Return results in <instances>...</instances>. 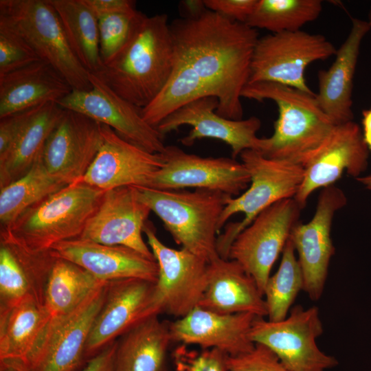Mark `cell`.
I'll list each match as a JSON object with an SVG mask.
<instances>
[{"label":"cell","mask_w":371,"mask_h":371,"mask_svg":"<svg viewBox=\"0 0 371 371\" xmlns=\"http://www.w3.org/2000/svg\"><path fill=\"white\" fill-rule=\"evenodd\" d=\"M302 210L294 198L276 202L240 232L229 248L228 259L243 267L263 295L271 268L299 223Z\"/></svg>","instance_id":"obj_10"},{"label":"cell","mask_w":371,"mask_h":371,"mask_svg":"<svg viewBox=\"0 0 371 371\" xmlns=\"http://www.w3.org/2000/svg\"><path fill=\"white\" fill-rule=\"evenodd\" d=\"M40 60L34 51L21 38L0 29V76Z\"/></svg>","instance_id":"obj_38"},{"label":"cell","mask_w":371,"mask_h":371,"mask_svg":"<svg viewBox=\"0 0 371 371\" xmlns=\"http://www.w3.org/2000/svg\"><path fill=\"white\" fill-rule=\"evenodd\" d=\"M104 192L81 180L68 184L1 228L0 238L34 252L49 251L59 243L78 238Z\"/></svg>","instance_id":"obj_4"},{"label":"cell","mask_w":371,"mask_h":371,"mask_svg":"<svg viewBox=\"0 0 371 371\" xmlns=\"http://www.w3.org/2000/svg\"><path fill=\"white\" fill-rule=\"evenodd\" d=\"M73 90L49 64L38 60L0 76V118L48 102H58Z\"/></svg>","instance_id":"obj_27"},{"label":"cell","mask_w":371,"mask_h":371,"mask_svg":"<svg viewBox=\"0 0 371 371\" xmlns=\"http://www.w3.org/2000/svg\"><path fill=\"white\" fill-rule=\"evenodd\" d=\"M168 20L166 14L141 12L124 46L94 74L139 109L159 95L172 71L174 46Z\"/></svg>","instance_id":"obj_2"},{"label":"cell","mask_w":371,"mask_h":371,"mask_svg":"<svg viewBox=\"0 0 371 371\" xmlns=\"http://www.w3.org/2000/svg\"><path fill=\"white\" fill-rule=\"evenodd\" d=\"M227 357L216 348L196 350L181 344L172 352L176 371H229Z\"/></svg>","instance_id":"obj_37"},{"label":"cell","mask_w":371,"mask_h":371,"mask_svg":"<svg viewBox=\"0 0 371 371\" xmlns=\"http://www.w3.org/2000/svg\"><path fill=\"white\" fill-rule=\"evenodd\" d=\"M133 187L137 199L161 220L183 249L207 262L219 256L218 224L227 200L232 196L205 189L188 191Z\"/></svg>","instance_id":"obj_5"},{"label":"cell","mask_w":371,"mask_h":371,"mask_svg":"<svg viewBox=\"0 0 371 371\" xmlns=\"http://www.w3.org/2000/svg\"><path fill=\"white\" fill-rule=\"evenodd\" d=\"M164 166L151 177L148 188L183 190L188 188L221 192L232 197L247 189L250 175L241 161L232 157H204L166 146L160 153Z\"/></svg>","instance_id":"obj_11"},{"label":"cell","mask_w":371,"mask_h":371,"mask_svg":"<svg viewBox=\"0 0 371 371\" xmlns=\"http://www.w3.org/2000/svg\"><path fill=\"white\" fill-rule=\"evenodd\" d=\"M143 232L159 267L156 291L163 312L181 318L199 306L207 284L208 262L185 249L166 246L148 221Z\"/></svg>","instance_id":"obj_15"},{"label":"cell","mask_w":371,"mask_h":371,"mask_svg":"<svg viewBox=\"0 0 371 371\" xmlns=\"http://www.w3.org/2000/svg\"><path fill=\"white\" fill-rule=\"evenodd\" d=\"M282 254L280 265L270 276L264 291L267 319L272 322L287 317L295 298L304 289L303 274L290 239Z\"/></svg>","instance_id":"obj_35"},{"label":"cell","mask_w":371,"mask_h":371,"mask_svg":"<svg viewBox=\"0 0 371 371\" xmlns=\"http://www.w3.org/2000/svg\"><path fill=\"white\" fill-rule=\"evenodd\" d=\"M370 28H371V8L370 9V11H369V14H368V20L367 21Z\"/></svg>","instance_id":"obj_47"},{"label":"cell","mask_w":371,"mask_h":371,"mask_svg":"<svg viewBox=\"0 0 371 371\" xmlns=\"http://www.w3.org/2000/svg\"><path fill=\"white\" fill-rule=\"evenodd\" d=\"M350 32L337 49L330 67L317 74L318 92L315 99L335 125L353 121V80L361 44L371 29L368 21L352 19Z\"/></svg>","instance_id":"obj_24"},{"label":"cell","mask_w":371,"mask_h":371,"mask_svg":"<svg viewBox=\"0 0 371 371\" xmlns=\"http://www.w3.org/2000/svg\"><path fill=\"white\" fill-rule=\"evenodd\" d=\"M101 142L100 123L82 113L65 109L41 157L49 173L70 184L85 176Z\"/></svg>","instance_id":"obj_21"},{"label":"cell","mask_w":371,"mask_h":371,"mask_svg":"<svg viewBox=\"0 0 371 371\" xmlns=\"http://www.w3.org/2000/svg\"><path fill=\"white\" fill-rule=\"evenodd\" d=\"M369 150L362 130L354 121L335 125L330 135L304 167L302 183L294 196L304 208L316 190L334 185L344 171L361 177L368 166Z\"/></svg>","instance_id":"obj_18"},{"label":"cell","mask_w":371,"mask_h":371,"mask_svg":"<svg viewBox=\"0 0 371 371\" xmlns=\"http://www.w3.org/2000/svg\"><path fill=\"white\" fill-rule=\"evenodd\" d=\"M363 137L369 151H371V107L362 112Z\"/></svg>","instance_id":"obj_44"},{"label":"cell","mask_w":371,"mask_h":371,"mask_svg":"<svg viewBox=\"0 0 371 371\" xmlns=\"http://www.w3.org/2000/svg\"><path fill=\"white\" fill-rule=\"evenodd\" d=\"M240 157L249 173L250 185L239 196L229 198L220 216L218 230L234 214H244L240 222L227 224L217 237V252L224 259H228L236 236L262 211L278 201L294 198L304 175L303 166L267 158L256 150H245Z\"/></svg>","instance_id":"obj_7"},{"label":"cell","mask_w":371,"mask_h":371,"mask_svg":"<svg viewBox=\"0 0 371 371\" xmlns=\"http://www.w3.org/2000/svg\"><path fill=\"white\" fill-rule=\"evenodd\" d=\"M170 29L174 60L189 68L208 96L217 98L218 115L242 120L241 93L249 82L258 30L207 8L175 19Z\"/></svg>","instance_id":"obj_1"},{"label":"cell","mask_w":371,"mask_h":371,"mask_svg":"<svg viewBox=\"0 0 371 371\" xmlns=\"http://www.w3.org/2000/svg\"><path fill=\"white\" fill-rule=\"evenodd\" d=\"M0 29L21 38L73 89H91L90 73L71 51L49 0H0Z\"/></svg>","instance_id":"obj_6"},{"label":"cell","mask_w":371,"mask_h":371,"mask_svg":"<svg viewBox=\"0 0 371 371\" xmlns=\"http://www.w3.org/2000/svg\"><path fill=\"white\" fill-rule=\"evenodd\" d=\"M323 332L319 308L313 306L305 309L298 304L280 321L256 317L250 338L271 350L290 371H326L339 361L318 347L316 340Z\"/></svg>","instance_id":"obj_9"},{"label":"cell","mask_w":371,"mask_h":371,"mask_svg":"<svg viewBox=\"0 0 371 371\" xmlns=\"http://www.w3.org/2000/svg\"><path fill=\"white\" fill-rule=\"evenodd\" d=\"M38 106L0 118V156L3 155L9 150Z\"/></svg>","instance_id":"obj_40"},{"label":"cell","mask_w":371,"mask_h":371,"mask_svg":"<svg viewBox=\"0 0 371 371\" xmlns=\"http://www.w3.org/2000/svg\"><path fill=\"white\" fill-rule=\"evenodd\" d=\"M150 212L137 199L133 186L106 190L78 238L125 246L155 259L142 236Z\"/></svg>","instance_id":"obj_20"},{"label":"cell","mask_w":371,"mask_h":371,"mask_svg":"<svg viewBox=\"0 0 371 371\" xmlns=\"http://www.w3.org/2000/svg\"><path fill=\"white\" fill-rule=\"evenodd\" d=\"M356 179L357 181L363 184L367 189L371 190V175L361 176Z\"/></svg>","instance_id":"obj_45"},{"label":"cell","mask_w":371,"mask_h":371,"mask_svg":"<svg viewBox=\"0 0 371 371\" xmlns=\"http://www.w3.org/2000/svg\"><path fill=\"white\" fill-rule=\"evenodd\" d=\"M322 11L321 0H258L246 24L271 33L301 30Z\"/></svg>","instance_id":"obj_34"},{"label":"cell","mask_w":371,"mask_h":371,"mask_svg":"<svg viewBox=\"0 0 371 371\" xmlns=\"http://www.w3.org/2000/svg\"><path fill=\"white\" fill-rule=\"evenodd\" d=\"M82 1L98 19L104 16L137 10L136 3L133 0H82Z\"/></svg>","instance_id":"obj_42"},{"label":"cell","mask_w":371,"mask_h":371,"mask_svg":"<svg viewBox=\"0 0 371 371\" xmlns=\"http://www.w3.org/2000/svg\"><path fill=\"white\" fill-rule=\"evenodd\" d=\"M54 8L74 54L90 74L103 64L100 54L98 19L82 0H49Z\"/></svg>","instance_id":"obj_31"},{"label":"cell","mask_w":371,"mask_h":371,"mask_svg":"<svg viewBox=\"0 0 371 371\" xmlns=\"http://www.w3.org/2000/svg\"><path fill=\"white\" fill-rule=\"evenodd\" d=\"M64 112L56 102H48L37 108L9 150L0 156V189L31 169Z\"/></svg>","instance_id":"obj_30"},{"label":"cell","mask_w":371,"mask_h":371,"mask_svg":"<svg viewBox=\"0 0 371 371\" xmlns=\"http://www.w3.org/2000/svg\"><path fill=\"white\" fill-rule=\"evenodd\" d=\"M0 371H26L25 370L12 366L0 364Z\"/></svg>","instance_id":"obj_46"},{"label":"cell","mask_w":371,"mask_h":371,"mask_svg":"<svg viewBox=\"0 0 371 371\" xmlns=\"http://www.w3.org/2000/svg\"><path fill=\"white\" fill-rule=\"evenodd\" d=\"M107 283L95 289L71 313L49 319L27 371H76L85 363L86 344Z\"/></svg>","instance_id":"obj_12"},{"label":"cell","mask_w":371,"mask_h":371,"mask_svg":"<svg viewBox=\"0 0 371 371\" xmlns=\"http://www.w3.org/2000/svg\"><path fill=\"white\" fill-rule=\"evenodd\" d=\"M258 0H204L207 9L233 21L246 23Z\"/></svg>","instance_id":"obj_41"},{"label":"cell","mask_w":371,"mask_h":371,"mask_svg":"<svg viewBox=\"0 0 371 371\" xmlns=\"http://www.w3.org/2000/svg\"><path fill=\"white\" fill-rule=\"evenodd\" d=\"M163 313L156 282L139 278L108 281L105 298L91 327L85 360L144 319Z\"/></svg>","instance_id":"obj_13"},{"label":"cell","mask_w":371,"mask_h":371,"mask_svg":"<svg viewBox=\"0 0 371 371\" xmlns=\"http://www.w3.org/2000/svg\"><path fill=\"white\" fill-rule=\"evenodd\" d=\"M256 317L248 313L221 314L197 306L170 323L169 330L172 341L236 356L254 347L250 330Z\"/></svg>","instance_id":"obj_22"},{"label":"cell","mask_w":371,"mask_h":371,"mask_svg":"<svg viewBox=\"0 0 371 371\" xmlns=\"http://www.w3.org/2000/svg\"><path fill=\"white\" fill-rule=\"evenodd\" d=\"M91 89L74 90L58 104L110 126L118 135L153 153H161L166 146L157 128L143 118L141 109L118 95L101 79L90 74Z\"/></svg>","instance_id":"obj_14"},{"label":"cell","mask_w":371,"mask_h":371,"mask_svg":"<svg viewBox=\"0 0 371 371\" xmlns=\"http://www.w3.org/2000/svg\"><path fill=\"white\" fill-rule=\"evenodd\" d=\"M171 341L159 315L144 319L117 339L113 371H164Z\"/></svg>","instance_id":"obj_29"},{"label":"cell","mask_w":371,"mask_h":371,"mask_svg":"<svg viewBox=\"0 0 371 371\" xmlns=\"http://www.w3.org/2000/svg\"><path fill=\"white\" fill-rule=\"evenodd\" d=\"M140 13L137 10L98 19L100 54L103 65L109 63L126 43Z\"/></svg>","instance_id":"obj_36"},{"label":"cell","mask_w":371,"mask_h":371,"mask_svg":"<svg viewBox=\"0 0 371 371\" xmlns=\"http://www.w3.org/2000/svg\"><path fill=\"white\" fill-rule=\"evenodd\" d=\"M229 371H290L269 348L255 344L249 352L228 356Z\"/></svg>","instance_id":"obj_39"},{"label":"cell","mask_w":371,"mask_h":371,"mask_svg":"<svg viewBox=\"0 0 371 371\" xmlns=\"http://www.w3.org/2000/svg\"><path fill=\"white\" fill-rule=\"evenodd\" d=\"M117 340L111 342L100 352L88 359L76 371H113Z\"/></svg>","instance_id":"obj_43"},{"label":"cell","mask_w":371,"mask_h":371,"mask_svg":"<svg viewBox=\"0 0 371 371\" xmlns=\"http://www.w3.org/2000/svg\"><path fill=\"white\" fill-rule=\"evenodd\" d=\"M49 319L45 307L32 297L0 312V364L27 371Z\"/></svg>","instance_id":"obj_28"},{"label":"cell","mask_w":371,"mask_h":371,"mask_svg":"<svg viewBox=\"0 0 371 371\" xmlns=\"http://www.w3.org/2000/svg\"><path fill=\"white\" fill-rule=\"evenodd\" d=\"M218 106L216 97L200 98L170 114L157 129L164 136L181 126L190 125L192 130L180 139L183 145L192 146L203 138L218 139L231 147L234 159L245 150H258L260 138L256 133L261 127L260 120L255 116L239 120L227 119L216 113Z\"/></svg>","instance_id":"obj_17"},{"label":"cell","mask_w":371,"mask_h":371,"mask_svg":"<svg viewBox=\"0 0 371 371\" xmlns=\"http://www.w3.org/2000/svg\"><path fill=\"white\" fill-rule=\"evenodd\" d=\"M346 203V196L339 188L332 185L322 188L312 218L306 223H297L291 232L289 239L303 274V291L313 301L322 296L335 252L331 238L333 217Z\"/></svg>","instance_id":"obj_16"},{"label":"cell","mask_w":371,"mask_h":371,"mask_svg":"<svg viewBox=\"0 0 371 371\" xmlns=\"http://www.w3.org/2000/svg\"><path fill=\"white\" fill-rule=\"evenodd\" d=\"M104 282L80 266L56 258L45 291L44 307L49 319L71 313Z\"/></svg>","instance_id":"obj_32"},{"label":"cell","mask_w":371,"mask_h":371,"mask_svg":"<svg viewBox=\"0 0 371 371\" xmlns=\"http://www.w3.org/2000/svg\"><path fill=\"white\" fill-rule=\"evenodd\" d=\"M51 251L56 258L80 266L101 281L139 278L156 282L158 278L156 259L125 246L75 238L55 245Z\"/></svg>","instance_id":"obj_23"},{"label":"cell","mask_w":371,"mask_h":371,"mask_svg":"<svg viewBox=\"0 0 371 371\" xmlns=\"http://www.w3.org/2000/svg\"><path fill=\"white\" fill-rule=\"evenodd\" d=\"M241 97L273 101L278 117L269 137L260 138L257 151L263 156L303 166L326 141L335 124L319 107L315 93L271 82L248 83Z\"/></svg>","instance_id":"obj_3"},{"label":"cell","mask_w":371,"mask_h":371,"mask_svg":"<svg viewBox=\"0 0 371 371\" xmlns=\"http://www.w3.org/2000/svg\"><path fill=\"white\" fill-rule=\"evenodd\" d=\"M67 185L48 172L40 156L25 175L0 189L1 228L8 227L30 207Z\"/></svg>","instance_id":"obj_33"},{"label":"cell","mask_w":371,"mask_h":371,"mask_svg":"<svg viewBox=\"0 0 371 371\" xmlns=\"http://www.w3.org/2000/svg\"><path fill=\"white\" fill-rule=\"evenodd\" d=\"M99 150L81 181L106 191L123 186L148 187L163 166L160 153H153L130 142L110 126L101 124Z\"/></svg>","instance_id":"obj_19"},{"label":"cell","mask_w":371,"mask_h":371,"mask_svg":"<svg viewBox=\"0 0 371 371\" xmlns=\"http://www.w3.org/2000/svg\"><path fill=\"white\" fill-rule=\"evenodd\" d=\"M56 259L51 250L31 251L0 239V312L29 297L44 306L45 287Z\"/></svg>","instance_id":"obj_25"},{"label":"cell","mask_w":371,"mask_h":371,"mask_svg":"<svg viewBox=\"0 0 371 371\" xmlns=\"http://www.w3.org/2000/svg\"><path fill=\"white\" fill-rule=\"evenodd\" d=\"M199 307L221 314L267 315L264 295L255 280L236 260L220 256L207 264V284Z\"/></svg>","instance_id":"obj_26"},{"label":"cell","mask_w":371,"mask_h":371,"mask_svg":"<svg viewBox=\"0 0 371 371\" xmlns=\"http://www.w3.org/2000/svg\"><path fill=\"white\" fill-rule=\"evenodd\" d=\"M336 52L324 35L302 30L259 37L248 83L271 82L315 94L306 82L305 70L310 64L335 56Z\"/></svg>","instance_id":"obj_8"}]
</instances>
